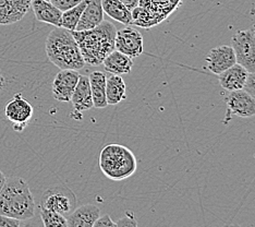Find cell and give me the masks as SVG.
<instances>
[{
  "label": "cell",
  "mask_w": 255,
  "mask_h": 227,
  "mask_svg": "<svg viewBox=\"0 0 255 227\" xmlns=\"http://www.w3.org/2000/svg\"><path fill=\"white\" fill-rule=\"evenodd\" d=\"M183 0H140L131 11L132 25L150 28L166 21L181 7Z\"/></svg>",
  "instance_id": "5b68a950"
},
{
  "label": "cell",
  "mask_w": 255,
  "mask_h": 227,
  "mask_svg": "<svg viewBox=\"0 0 255 227\" xmlns=\"http://www.w3.org/2000/svg\"><path fill=\"white\" fill-rule=\"evenodd\" d=\"M81 1H83V0H50V2L60 11H62V12L75 7V5L79 4Z\"/></svg>",
  "instance_id": "d4e9b609"
},
{
  "label": "cell",
  "mask_w": 255,
  "mask_h": 227,
  "mask_svg": "<svg viewBox=\"0 0 255 227\" xmlns=\"http://www.w3.org/2000/svg\"><path fill=\"white\" fill-rule=\"evenodd\" d=\"M34 114V108L28 103L21 93L13 96L11 101L5 104L4 115L11 124L13 129L18 132H22L28 125Z\"/></svg>",
  "instance_id": "ba28073f"
},
{
  "label": "cell",
  "mask_w": 255,
  "mask_h": 227,
  "mask_svg": "<svg viewBox=\"0 0 255 227\" xmlns=\"http://www.w3.org/2000/svg\"><path fill=\"white\" fill-rule=\"evenodd\" d=\"M77 197L70 188L65 185H57L44 192L39 206L67 218L77 208Z\"/></svg>",
  "instance_id": "8992f818"
},
{
  "label": "cell",
  "mask_w": 255,
  "mask_h": 227,
  "mask_svg": "<svg viewBox=\"0 0 255 227\" xmlns=\"http://www.w3.org/2000/svg\"><path fill=\"white\" fill-rule=\"evenodd\" d=\"M20 225V220L5 217V215H0V227H19Z\"/></svg>",
  "instance_id": "83f0119b"
},
{
  "label": "cell",
  "mask_w": 255,
  "mask_h": 227,
  "mask_svg": "<svg viewBox=\"0 0 255 227\" xmlns=\"http://www.w3.org/2000/svg\"><path fill=\"white\" fill-rule=\"evenodd\" d=\"M32 0H0V25L21 21L31 8Z\"/></svg>",
  "instance_id": "4fadbf2b"
},
{
  "label": "cell",
  "mask_w": 255,
  "mask_h": 227,
  "mask_svg": "<svg viewBox=\"0 0 255 227\" xmlns=\"http://www.w3.org/2000/svg\"><path fill=\"white\" fill-rule=\"evenodd\" d=\"M104 21V10L102 0H88L75 31L92 30Z\"/></svg>",
  "instance_id": "9a60e30c"
},
{
  "label": "cell",
  "mask_w": 255,
  "mask_h": 227,
  "mask_svg": "<svg viewBox=\"0 0 255 227\" xmlns=\"http://www.w3.org/2000/svg\"><path fill=\"white\" fill-rule=\"evenodd\" d=\"M127 97V87L124 79L112 74L106 81V98L108 105H117Z\"/></svg>",
  "instance_id": "7402d4cb"
},
{
  "label": "cell",
  "mask_w": 255,
  "mask_h": 227,
  "mask_svg": "<svg viewBox=\"0 0 255 227\" xmlns=\"http://www.w3.org/2000/svg\"><path fill=\"white\" fill-rule=\"evenodd\" d=\"M93 227H116V222H114V221L110 219L108 214H105L95 221L94 226Z\"/></svg>",
  "instance_id": "f1b7e54d"
},
{
  "label": "cell",
  "mask_w": 255,
  "mask_h": 227,
  "mask_svg": "<svg viewBox=\"0 0 255 227\" xmlns=\"http://www.w3.org/2000/svg\"><path fill=\"white\" fill-rule=\"evenodd\" d=\"M243 90L247 91L255 100V72H249L247 82L243 86Z\"/></svg>",
  "instance_id": "4316f807"
},
{
  "label": "cell",
  "mask_w": 255,
  "mask_h": 227,
  "mask_svg": "<svg viewBox=\"0 0 255 227\" xmlns=\"http://www.w3.org/2000/svg\"><path fill=\"white\" fill-rule=\"evenodd\" d=\"M116 226L125 227V226H137V222L134 219V214L132 212H127L126 217L120 219L118 222H116Z\"/></svg>",
  "instance_id": "484cf974"
},
{
  "label": "cell",
  "mask_w": 255,
  "mask_h": 227,
  "mask_svg": "<svg viewBox=\"0 0 255 227\" xmlns=\"http://www.w3.org/2000/svg\"><path fill=\"white\" fill-rule=\"evenodd\" d=\"M70 102H72L74 110L77 113H82L84 110L94 107L89 77L80 74L78 84L75 86Z\"/></svg>",
  "instance_id": "e0dca14e"
},
{
  "label": "cell",
  "mask_w": 255,
  "mask_h": 227,
  "mask_svg": "<svg viewBox=\"0 0 255 227\" xmlns=\"http://www.w3.org/2000/svg\"><path fill=\"white\" fill-rule=\"evenodd\" d=\"M39 214L45 227H68L67 218L59 213L40 207Z\"/></svg>",
  "instance_id": "cb8c5ba5"
},
{
  "label": "cell",
  "mask_w": 255,
  "mask_h": 227,
  "mask_svg": "<svg viewBox=\"0 0 255 227\" xmlns=\"http://www.w3.org/2000/svg\"><path fill=\"white\" fill-rule=\"evenodd\" d=\"M231 47L234 48L237 63L255 72V31L245 30L237 32L231 37Z\"/></svg>",
  "instance_id": "52a82bcc"
},
{
  "label": "cell",
  "mask_w": 255,
  "mask_h": 227,
  "mask_svg": "<svg viewBox=\"0 0 255 227\" xmlns=\"http://www.w3.org/2000/svg\"><path fill=\"white\" fill-rule=\"evenodd\" d=\"M103 174L114 182H121L131 177L137 168L136 157L125 145L112 143L104 147L98 157Z\"/></svg>",
  "instance_id": "277c9868"
},
{
  "label": "cell",
  "mask_w": 255,
  "mask_h": 227,
  "mask_svg": "<svg viewBox=\"0 0 255 227\" xmlns=\"http://www.w3.org/2000/svg\"><path fill=\"white\" fill-rule=\"evenodd\" d=\"M230 114L249 118L255 116V100L245 90L231 91L225 98Z\"/></svg>",
  "instance_id": "8fae6325"
},
{
  "label": "cell",
  "mask_w": 255,
  "mask_h": 227,
  "mask_svg": "<svg viewBox=\"0 0 255 227\" xmlns=\"http://www.w3.org/2000/svg\"><path fill=\"white\" fill-rule=\"evenodd\" d=\"M115 49L134 59L142 55L144 49L142 34L131 26L121 28L116 34Z\"/></svg>",
  "instance_id": "9c48e42d"
},
{
  "label": "cell",
  "mask_w": 255,
  "mask_h": 227,
  "mask_svg": "<svg viewBox=\"0 0 255 227\" xmlns=\"http://www.w3.org/2000/svg\"><path fill=\"white\" fill-rule=\"evenodd\" d=\"M102 65L107 72L113 74H127L130 73L133 67V59L118 50H113L104 59Z\"/></svg>",
  "instance_id": "ffe728a7"
},
{
  "label": "cell",
  "mask_w": 255,
  "mask_h": 227,
  "mask_svg": "<svg viewBox=\"0 0 255 227\" xmlns=\"http://www.w3.org/2000/svg\"><path fill=\"white\" fill-rule=\"evenodd\" d=\"M46 1H50V0H46Z\"/></svg>",
  "instance_id": "d6a6232c"
},
{
  "label": "cell",
  "mask_w": 255,
  "mask_h": 227,
  "mask_svg": "<svg viewBox=\"0 0 255 227\" xmlns=\"http://www.w3.org/2000/svg\"><path fill=\"white\" fill-rule=\"evenodd\" d=\"M248 70L243 68L239 63H235L229 69L225 70L224 72L217 74L219 84L226 91H237L242 90L248 79Z\"/></svg>",
  "instance_id": "5bb4252c"
},
{
  "label": "cell",
  "mask_w": 255,
  "mask_h": 227,
  "mask_svg": "<svg viewBox=\"0 0 255 227\" xmlns=\"http://www.w3.org/2000/svg\"><path fill=\"white\" fill-rule=\"evenodd\" d=\"M80 73L77 70H60L54 79L51 92L57 101L70 102L75 86L78 84Z\"/></svg>",
  "instance_id": "30bf717a"
},
{
  "label": "cell",
  "mask_w": 255,
  "mask_h": 227,
  "mask_svg": "<svg viewBox=\"0 0 255 227\" xmlns=\"http://www.w3.org/2000/svg\"><path fill=\"white\" fill-rule=\"evenodd\" d=\"M45 50L49 61L60 70L70 69L79 71L85 66L72 31L62 26H56L48 34Z\"/></svg>",
  "instance_id": "7a4b0ae2"
},
{
  "label": "cell",
  "mask_w": 255,
  "mask_h": 227,
  "mask_svg": "<svg viewBox=\"0 0 255 227\" xmlns=\"http://www.w3.org/2000/svg\"><path fill=\"white\" fill-rule=\"evenodd\" d=\"M101 217L100 208L93 205H84L75 208L67 217L68 227H93L95 221Z\"/></svg>",
  "instance_id": "2e32d148"
},
{
  "label": "cell",
  "mask_w": 255,
  "mask_h": 227,
  "mask_svg": "<svg viewBox=\"0 0 255 227\" xmlns=\"http://www.w3.org/2000/svg\"><path fill=\"white\" fill-rule=\"evenodd\" d=\"M35 214V201L27 183L21 177L5 179L0 192V215L20 221L30 220Z\"/></svg>",
  "instance_id": "3957f363"
},
{
  "label": "cell",
  "mask_w": 255,
  "mask_h": 227,
  "mask_svg": "<svg viewBox=\"0 0 255 227\" xmlns=\"http://www.w3.org/2000/svg\"><path fill=\"white\" fill-rule=\"evenodd\" d=\"M86 4H88V0H83V1H81L75 7L63 11L61 16V26L67 28V30L75 31V27L78 25L80 17L82 15Z\"/></svg>",
  "instance_id": "603a6c76"
},
{
  "label": "cell",
  "mask_w": 255,
  "mask_h": 227,
  "mask_svg": "<svg viewBox=\"0 0 255 227\" xmlns=\"http://www.w3.org/2000/svg\"><path fill=\"white\" fill-rule=\"evenodd\" d=\"M5 179H7V178H5L3 173L0 172V192H1V190H2V188H3L4 183H5Z\"/></svg>",
  "instance_id": "4dcf8cb0"
},
{
  "label": "cell",
  "mask_w": 255,
  "mask_h": 227,
  "mask_svg": "<svg viewBox=\"0 0 255 227\" xmlns=\"http://www.w3.org/2000/svg\"><path fill=\"white\" fill-rule=\"evenodd\" d=\"M93 105L95 108H105L108 106L106 98V73L103 71H93L89 75Z\"/></svg>",
  "instance_id": "d6986e66"
},
{
  "label": "cell",
  "mask_w": 255,
  "mask_h": 227,
  "mask_svg": "<svg viewBox=\"0 0 255 227\" xmlns=\"http://www.w3.org/2000/svg\"><path fill=\"white\" fill-rule=\"evenodd\" d=\"M31 7L35 17L39 22L47 23L54 26H61L62 11H60L50 1L46 0H32Z\"/></svg>",
  "instance_id": "ac0fdd59"
},
{
  "label": "cell",
  "mask_w": 255,
  "mask_h": 227,
  "mask_svg": "<svg viewBox=\"0 0 255 227\" xmlns=\"http://www.w3.org/2000/svg\"><path fill=\"white\" fill-rule=\"evenodd\" d=\"M207 69L215 74L224 72L237 63L234 48L228 45L218 46L210 50L205 58Z\"/></svg>",
  "instance_id": "7c38bea8"
},
{
  "label": "cell",
  "mask_w": 255,
  "mask_h": 227,
  "mask_svg": "<svg viewBox=\"0 0 255 227\" xmlns=\"http://www.w3.org/2000/svg\"><path fill=\"white\" fill-rule=\"evenodd\" d=\"M4 86H5V80L1 73V70H0V90H2Z\"/></svg>",
  "instance_id": "1f68e13d"
},
{
  "label": "cell",
  "mask_w": 255,
  "mask_h": 227,
  "mask_svg": "<svg viewBox=\"0 0 255 227\" xmlns=\"http://www.w3.org/2000/svg\"><path fill=\"white\" fill-rule=\"evenodd\" d=\"M104 13L109 17L123 23L125 25H132V13L120 0H102Z\"/></svg>",
  "instance_id": "44dd1931"
},
{
  "label": "cell",
  "mask_w": 255,
  "mask_h": 227,
  "mask_svg": "<svg viewBox=\"0 0 255 227\" xmlns=\"http://www.w3.org/2000/svg\"><path fill=\"white\" fill-rule=\"evenodd\" d=\"M120 1L125 4V7L127 9H129L130 11H132L133 9H135L137 7L138 2H140V0H120Z\"/></svg>",
  "instance_id": "f546056e"
},
{
  "label": "cell",
  "mask_w": 255,
  "mask_h": 227,
  "mask_svg": "<svg viewBox=\"0 0 255 227\" xmlns=\"http://www.w3.org/2000/svg\"><path fill=\"white\" fill-rule=\"evenodd\" d=\"M85 63L97 67L115 50L117 28L112 22L103 21L100 25L86 31H72Z\"/></svg>",
  "instance_id": "6da1fadb"
}]
</instances>
